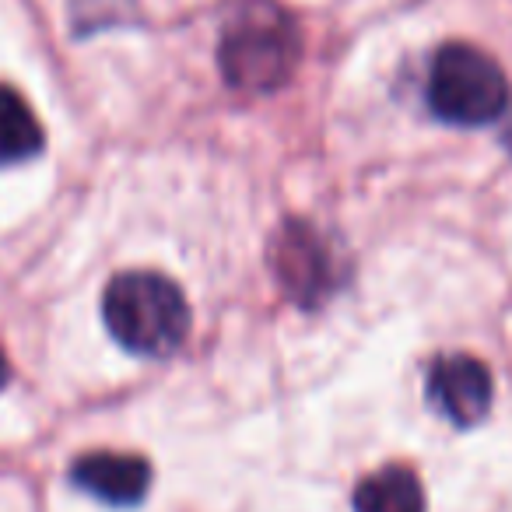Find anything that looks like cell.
I'll return each instance as SVG.
<instances>
[{
    "label": "cell",
    "mask_w": 512,
    "mask_h": 512,
    "mask_svg": "<svg viewBox=\"0 0 512 512\" xmlns=\"http://www.w3.org/2000/svg\"><path fill=\"white\" fill-rule=\"evenodd\" d=\"M102 320L116 344L141 358H165L190 334V306L179 285L151 271H127L109 281Z\"/></svg>",
    "instance_id": "obj_1"
},
{
    "label": "cell",
    "mask_w": 512,
    "mask_h": 512,
    "mask_svg": "<svg viewBox=\"0 0 512 512\" xmlns=\"http://www.w3.org/2000/svg\"><path fill=\"white\" fill-rule=\"evenodd\" d=\"M299 64V32L292 18L267 0H253L225 25L218 43V67L242 92H274Z\"/></svg>",
    "instance_id": "obj_2"
},
{
    "label": "cell",
    "mask_w": 512,
    "mask_h": 512,
    "mask_svg": "<svg viewBox=\"0 0 512 512\" xmlns=\"http://www.w3.org/2000/svg\"><path fill=\"white\" fill-rule=\"evenodd\" d=\"M428 106L456 127H484L509 106V81L484 50L449 43L428 67Z\"/></svg>",
    "instance_id": "obj_3"
},
{
    "label": "cell",
    "mask_w": 512,
    "mask_h": 512,
    "mask_svg": "<svg viewBox=\"0 0 512 512\" xmlns=\"http://www.w3.org/2000/svg\"><path fill=\"white\" fill-rule=\"evenodd\" d=\"M271 267L278 274V285L302 306H316L337 288L334 249L313 225L302 221H288L278 228L271 242Z\"/></svg>",
    "instance_id": "obj_4"
},
{
    "label": "cell",
    "mask_w": 512,
    "mask_h": 512,
    "mask_svg": "<svg viewBox=\"0 0 512 512\" xmlns=\"http://www.w3.org/2000/svg\"><path fill=\"white\" fill-rule=\"evenodd\" d=\"M425 393L442 418L456 428H470L491 407V372L474 355H442L428 369Z\"/></svg>",
    "instance_id": "obj_5"
},
{
    "label": "cell",
    "mask_w": 512,
    "mask_h": 512,
    "mask_svg": "<svg viewBox=\"0 0 512 512\" xmlns=\"http://www.w3.org/2000/svg\"><path fill=\"white\" fill-rule=\"evenodd\" d=\"M71 481L106 505H137L151 488V467L134 453H85L74 460Z\"/></svg>",
    "instance_id": "obj_6"
},
{
    "label": "cell",
    "mask_w": 512,
    "mask_h": 512,
    "mask_svg": "<svg viewBox=\"0 0 512 512\" xmlns=\"http://www.w3.org/2000/svg\"><path fill=\"white\" fill-rule=\"evenodd\" d=\"M355 512H425V488L407 467H383L355 488Z\"/></svg>",
    "instance_id": "obj_7"
},
{
    "label": "cell",
    "mask_w": 512,
    "mask_h": 512,
    "mask_svg": "<svg viewBox=\"0 0 512 512\" xmlns=\"http://www.w3.org/2000/svg\"><path fill=\"white\" fill-rule=\"evenodd\" d=\"M43 151V123L32 106L15 92L0 85V165L29 162Z\"/></svg>",
    "instance_id": "obj_8"
},
{
    "label": "cell",
    "mask_w": 512,
    "mask_h": 512,
    "mask_svg": "<svg viewBox=\"0 0 512 512\" xmlns=\"http://www.w3.org/2000/svg\"><path fill=\"white\" fill-rule=\"evenodd\" d=\"M8 379H11L8 358H4V351H0V390H4V386H8Z\"/></svg>",
    "instance_id": "obj_9"
},
{
    "label": "cell",
    "mask_w": 512,
    "mask_h": 512,
    "mask_svg": "<svg viewBox=\"0 0 512 512\" xmlns=\"http://www.w3.org/2000/svg\"><path fill=\"white\" fill-rule=\"evenodd\" d=\"M505 148L512 151V113H509V123H505Z\"/></svg>",
    "instance_id": "obj_10"
}]
</instances>
